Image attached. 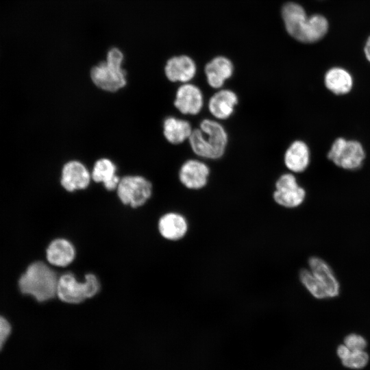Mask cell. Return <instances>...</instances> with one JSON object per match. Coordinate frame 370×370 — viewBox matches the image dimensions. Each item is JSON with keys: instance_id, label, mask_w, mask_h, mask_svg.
<instances>
[{"instance_id": "cell-1", "label": "cell", "mask_w": 370, "mask_h": 370, "mask_svg": "<svg viewBox=\"0 0 370 370\" xmlns=\"http://www.w3.org/2000/svg\"><path fill=\"white\" fill-rule=\"evenodd\" d=\"M282 14L288 33L300 42H316L328 32V23L324 16L314 14L308 18L304 8L297 3H286Z\"/></svg>"}, {"instance_id": "cell-2", "label": "cell", "mask_w": 370, "mask_h": 370, "mask_svg": "<svg viewBox=\"0 0 370 370\" xmlns=\"http://www.w3.org/2000/svg\"><path fill=\"white\" fill-rule=\"evenodd\" d=\"M124 62L123 52L116 47L110 48L106 59L91 67L89 76L92 82L100 89L111 92L124 88L128 76Z\"/></svg>"}, {"instance_id": "cell-3", "label": "cell", "mask_w": 370, "mask_h": 370, "mask_svg": "<svg viewBox=\"0 0 370 370\" xmlns=\"http://www.w3.org/2000/svg\"><path fill=\"white\" fill-rule=\"evenodd\" d=\"M193 151L198 156L207 159L220 158L227 145V134L219 122L204 119L199 128L193 130L188 138Z\"/></svg>"}, {"instance_id": "cell-4", "label": "cell", "mask_w": 370, "mask_h": 370, "mask_svg": "<svg viewBox=\"0 0 370 370\" xmlns=\"http://www.w3.org/2000/svg\"><path fill=\"white\" fill-rule=\"evenodd\" d=\"M58 279L53 269L45 262L37 261L32 263L20 277L18 286L22 293L42 302L57 296Z\"/></svg>"}, {"instance_id": "cell-5", "label": "cell", "mask_w": 370, "mask_h": 370, "mask_svg": "<svg viewBox=\"0 0 370 370\" xmlns=\"http://www.w3.org/2000/svg\"><path fill=\"white\" fill-rule=\"evenodd\" d=\"M100 284L92 273L85 276V281L78 282L71 273L61 275L58 279L57 296L67 304H79L94 297L99 291Z\"/></svg>"}, {"instance_id": "cell-6", "label": "cell", "mask_w": 370, "mask_h": 370, "mask_svg": "<svg viewBox=\"0 0 370 370\" xmlns=\"http://www.w3.org/2000/svg\"><path fill=\"white\" fill-rule=\"evenodd\" d=\"M117 195L125 205L138 208L151 197V183L140 175H126L120 179L116 188Z\"/></svg>"}, {"instance_id": "cell-7", "label": "cell", "mask_w": 370, "mask_h": 370, "mask_svg": "<svg viewBox=\"0 0 370 370\" xmlns=\"http://www.w3.org/2000/svg\"><path fill=\"white\" fill-rule=\"evenodd\" d=\"M365 154L362 145L356 140L338 138L333 143L328 158L336 166L345 169L359 168Z\"/></svg>"}, {"instance_id": "cell-8", "label": "cell", "mask_w": 370, "mask_h": 370, "mask_svg": "<svg viewBox=\"0 0 370 370\" xmlns=\"http://www.w3.org/2000/svg\"><path fill=\"white\" fill-rule=\"evenodd\" d=\"M273 197L275 201L285 208H293L301 205L306 196L305 190L292 173L282 174L276 181Z\"/></svg>"}, {"instance_id": "cell-9", "label": "cell", "mask_w": 370, "mask_h": 370, "mask_svg": "<svg viewBox=\"0 0 370 370\" xmlns=\"http://www.w3.org/2000/svg\"><path fill=\"white\" fill-rule=\"evenodd\" d=\"M91 174L79 161L71 160L62 169L60 183L69 192L86 188L90 182Z\"/></svg>"}, {"instance_id": "cell-10", "label": "cell", "mask_w": 370, "mask_h": 370, "mask_svg": "<svg viewBox=\"0 0 370 370\" xmlns=\"http://www.w3.org/2000/svg\"><path fill=\"white\" fill-rule=\"evenodd\" d=\"M196 65L192 58L186 55L169 58L164 65L165 77L171 82H190L195 75Z\"/></svg>"}, {"instance_id": "cell-11", "label": "cell", "mask_w": 370, "mask_h": 370, "mask_svg": "<svg viewBox=\"0 0 370 370\" xmlns=\"http://www.w3.org/2000/svg\"><path fill=\"white\" fill-rule=\"evenodd\" d=\"M173 103L182 114L196 115L204 106L202 92L197 86L184 83L177 90Z\"/></svg>"}, {"instance_id": "cell-12", "label": "cell", "mask_w": 370, "mask_h": 370, "mask_svg": "<svg viewBox=\"0 0 370 370\" xmlns=\"http://www.w3.org/2000/svg\"><path fill=\"white\" fill-rule=\"evenodd\" d=\"M210 169L204 162L190 159L186 160L180 167L179 179L187 188L198 190L208 183Z\"/></svg>"}, {"instance_id": "cell-13", "label": "cell", "mask_w": 370, "mask_h": 370, "mask_svg": "<svg viewBox=\"0 0 370 370\" xmlns=\"http://www.w3.org/2000/svg\"><path fill=\"white\" fill-rule=\"evenodd\" d=\"M238 103V96L233 90L221 89L210 98L208 106L213 116L225 120L232 116Z\"/></svg>"}, {"instance_id": "cell-14", "label": "cell", "mask_w": 370, "mask_h": 370, "mask_svg": "<svg viewBox=\"0 0 370 370\" xmlns=\"http://www.w3.org/2000/svg\"><path fill=\"white\" fill-rule=\"evenodd\" d=\"M233 71V64L229 59L223 56L216 57L205 66L207 82L213 88H221L231 77Z\"/></svg>"}, {"instance_id": "cell-15", "label": "cell", "mask_w": 370, "mask_h": 370, "mask_svg": "<svg viewBox=\"0 0 370 370\" xmlns=\"http://www.w3.org/2000/svg\"><path fill=\"white\" fill-rule=\"evenodd\" d=\"M310 271L323 286L328 297H334L339 294V284L332 269L323 260L319 257H310L308 260Z\"/></svg>"}, {"instance_id": "cell-16", "label": "cell", "mask_w": 370, "mask_h": 370, "mask_svg": "<svg viewBox=\"0 0 370 370\" xmlns=\"http://www.w3.org/2000/svg\"><path fill=\"white\" fill-rule=\"evenodd\" d=\"M284 162L292 172L305 171L310 162V150L306 143L299 140L293 141L284 153Z\"/></svg>"}, {"instance_id": "cell-17", "label": "cell", "mask_w": 370, "mask_h": 370, "mask_svg": "<svg viewBox=\"0 0 370 370\" xmlns=\"http://www.w3.org/2000/svg\"><path fill=\"white\" fill-rule=\"evenodd\" d=\"M188 230L185 218L175 212L164 214L158 221V230L161 236L169 241H177L183 238Z\"/></svg>"}, {"instance_id": "cell-18", "label": "cell", "mask_w": 370, "mask_h": 370, "mask_svg": "<svg viewBox=\"0 0 370 370\" xmlns=\"http://www.w3.org/2000/svg\"><path fill=\"white\" fill-rule=\"evenodd\" d=\"M46 254L47 261L51 264L64 267L73 261L75 250L69 241L64 238H56L49 245Z\"/></svg>"}, {"instance_id": "cell-19", "label": "cell", "mask_w": 370, "mask_h": 370, "mask_svg": "<svg viewBox=\"0 0 370 370\" xmlns=\"http://www.w3.org/2000/svg\"><path fill=\"white\" fill-rule=\"evenodd\" d=\"M116 164L108 158L97 160L91 172V179L97 183H103L108 190H115L120 179L116 175Z\"/></svg>"}, {"instance_id": "cell-20", "label": "cell", "mask_w": 370, "mask_h": 370, "mask_svg": "<svg viewBox=\"0 0 370 370\" xmlns=\"http://www.w3.org/2000/svg\"><path fill=\"white\" fill-rule=\"evenodd\" d=\"M193 132L190 123L173 116L167 117L163 122V134L166 140L178 145L188 139Z\"/></svg>"}, {"instance_id": "cell-21", "label": "cell", "mask_w": 370, "mask_h": 370, "mask_svg": "<svg viewBox=\"0 0 370 370\" xmlns=\"http://www.w3.org/2000/svg\"><path fill=\"white\" fill-rule=\"evenodd\" d=\"M324 82L326 88L336 95L348 93L353 86L352 75L340 67H334L328 71Z\"/></svg>"}, {"instance_id": "cell-22", "label": "cell", "mask_w": 370, "mask_h": 370, "mask_svg": "<svg viewBox=\"0 0 370 370\" xmlns=\"http://www.w3.org/2000/svg\"><path fill=\"white\" fill-rule=\"evenodd\" d=\"M299 279L303 285L315 298L321 299L328 297L322 284L310 270L301 269L299 272Z\"/></svg>"}, {"instance_id": "cell-23", "label": "cell", "mask_w": 370, "mask_h": 370, "mask_svg": "<svg viewBox=\"0 0 370 370\" xmlns=\"http://www.w3.org/2000/svg\"><path fill=\"white\" fill-rule=\"evenodd\" d=\"M369 361V356L364 350L351 351L345 359L342 360L343 365L351 369H361L365 367Z\"/></svg>"}, {"instance_id": "cell-24", "label": "cell", "mask_w": 370, "mask_h": 370, "mask_svg": "<svg viewBox=\"0 0 370 370\" xmlns=\"http://www.w3.org/2000/svg\"><path fill=\"white\" fill-rule=\"evenodd\" d=\"M344 343L351 351L364 350L367 345L366 340L362 336L356 334L347 335Z\"/></svg>"}, {"instance_id": "cell-25", "label": "cell", "mask_w": 370, "mask_h": 370, "mask_svg": "<svg viewBox=\"0 0 370 370\" xmlns=\"http://www.w3.org/2000/svg\"><path fill=\"white\" fill-rule=\"evenodd\" d=\"M10 332V324L4 317L0 316V350L7 341Z\"/></svg>"}, {"instance_id": "cell-26", "label": "cell", "mask_w": 370, "mask_h": 370, "mask_svg": "<svg viewBox=\"0 0 370 370\" xmlns=\"http://www.w3.org/2000/svg\"><path fill=\"white\" fill-rule=\"evenodd\" d=\"M351 350L345 345H341L337 349V354L341 360L348 356Z\"/></svg>"}, {"instance_id": "cell-27", "label": "cell", "mask_w": 370, "mask_h": 370, "mask_svg": "<svg viewBox=\"0 0 370 370\" xmlns=\"http://www.w3.org/2000/svg\"><path fill=\"white\" fill-rule=\"evenodd\" d=\"M365 53L367 59L370 62V36L367 39L365 47Z\"/></svg>"}]
</instances>
